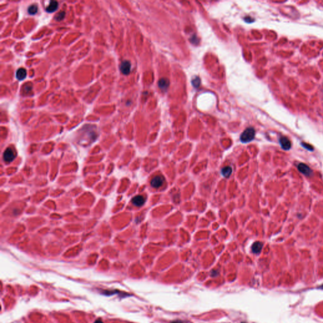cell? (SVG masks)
<instances>
[{"instance_id":"1","label":"cell","mask_w":323,"mask_h":323,"mask_svg":"<svg viewBox=\"0 0 323 323\" xmlns=\"http://www.w3.org/2000/svg\"><path fill=\"white\" fill-rule=\"evenodd\" d=\"M255 130L253 127H248L240 135V140L242 143H248L252 141L255 136Z\"/></svg>"},{"instance_id":"2","label":"cell","mask_w":323,"mask_h":323,"mask_svg":"<svg viewBox=\"0 0 323 323\" xmlns=\"http://www.w3.org/2000/svg\"><path fill=\"white\" fill-rule=\"evenodd\" d=\"M15 157V153L13 150L10 148H8L6 150L4 151L3 154V159L5 162H11L13 160V159Z\"/></svg>"},{"instance_id":"3","label":"cell","mask_w":323,"mask_h":323,"mask_svg":"<svg viewBox=\"0 0 323 323\" xmlns=\"http://www.w3.org/2000/svg\"><path fill=\"white\" fill-rule=\"evenodd\" d=\"M164 181H165V178L162 176H157L154 178H153L151 181V186L153 188H158L162 186Z\"/></svg>"},{"instance_id":"4","label":"cell","mask_w":323,"mask_h":323,"mask_svg":"<svg viewBox=\"0 0 323 323\" xmlns=\"http://www.w3.org/2000/svg\"><path fill=\"white\" fill-rule=\"evenodd\" d=\"M120 71L123 75H127L129 74L131 71V63L130 61H122L120 65Z\"/></svg>"},{"instance_id":"5","label":"cell","mask_w":323,"mask_h":323,"mask_svg":"<svg viewBox=\"0 0 323 323\" xmlns=\"http://www.w3.org/2000/svg\"><path fill=\"white\" fill-rule=\"evenodd\" d=\"M298 169L300 172H302V174H304V175L307 176H311L312 174V171L310 168V167L309 166H307V165H305V163H299L298 165Z\"/></svg>"},{"instance_id":"6","label":"cell","mask_w":323,"mask_h":323,"mask_svg":"<svg viewBox=\"0 0 323 323\" xmlns=\"http://www.w3.org/2000/svg\"><path fill=\"white\" fill-rule=\"evenodd\" d=\"M279 141H280V143L281 145V148H283V149H284L285 150H288L290 149V148L292 146V144H291V142L289 140V138H287L285 136H281L280 138Z\"/></svg>"},{"instance_id":"7","label":"cell","mask_w":323,"mask_h":323,"mask_svg":"<svg viewBox=\"0 0 323 323\" xmlns=\"http://www.w3.org/2000/svg\"><path fill=\"white\" fill-rule=\"evenodd\" d=\"M145 199L143 196L138 195L134 197L132 199L133 204L135 205L136 207H141L142 205L145 203Z\"/></svg>"},{"instance_id":"8","label":"cell","mask_w":323,"mask_h":323,"mask_svg":"<svg viewBox=\"0 0 323 323\" xmlns=\"http://www.w3.org/2000/svg\"><path fill=\"white\" fill-rule=\"evenodd\" d=\"M59 4L58 1H50L48 7L45 8V11L48 13H53L58 8Z\"/></svg>"},{"instance_id":"9","label":"cell","mask_w":323,"mask_h":323,"mask_svg":"<svg viewBox=\"0 0 323 323\" xmlns=\"http://www.w3.org/2000/svg\"><path fill=\"white\" fill-rule=\"evenodd\" d=\"M26 76H27L26 70L23 68H20L17 70L16 72V77L18 80L22 81L26 78Z\"/></svg>"},{"instance_id":"10","label":"cell","mask_w":323,"mask_h":323,"mask_svg":"<svg viewBox=\"0 0 323 323\" xmlns=\"http://www.w3.org/2000/svg\"><path fill=\"white\" fill-rule=\"evenodd\" d=\"M263 246V244L262 242H259V241L255 242L253 244L252 248H251V249H252L253 253H254V254H259V253H261V250H262Z\"/></svg>"},{"instance_id":"11","label":"cell","mask_w":323,"mask_h":323,"mask_svg":"<svg viewBox=\"0 0 323 323\" xmlns=\"http://www.w3.org/2000/svg\"><path fill=\"white\" fill-rule=\"evenodd\" d=\"M232 168L230 166H227V167H223L222 169V171H221L222 176L225 178L229 177L230 175L232 174Z\"/></svg>"},{"instance_id":"12","label":"cell","mask_w":323,"mask_h":323,"mask_svg":"<svg viewBox=\"0 0 323 323\" xmlns=\"http://www.w3.org/2000/svg\"><path fill=\"white\" fill-rule=\"evenodd\" d=\"M169 85V81L166 78H162L158 81V86L163 90H166Z\"/></svg>"},{"instance_id":"13","label":"cell","mask_w":323,"mask_h":323,"mask_svg":"<svg viewBox=\"0 0 323 323\" xmlns=\"http://www.w3.org/2000/svg\"><path fill=\"white\" fill-rule=\"evenodd\" d=\"M27 12L30 15H35L38 12V7L37 4H32L28 8Z\"/></svg>"},{"instance_id":"14","label":"cell","mask_w":323,"mask_h":323,"mask_svg":"<svg viewBox=\"0 0 323 323\" xmlns=\"http://www.w3.org/2000/svg\"><path fill=\"white\" fill-rule=\"evenodd\" d=\"M64 17H65V12L62 11V12H60L59 13H58L57 15H56L55 19L57 20V21H61V20H63Z\"/></svg>"},{"instance_id":"15","label":"cell","mask_w":323,"mask_h":323,"mask_svg":"<svg viewBox=\"0 0 323 323\" xmlns=\"http://www.w3.org/2000/svg\"><path fill=\"white\" fill-rule=\"evenodd\" d=\"M192 83H193V86H194V87H195V88H198V87L199 85H200V83H201L200 78H198V77H196L195 78H194V79L193 80Z\"/></svg>"},{"instance_id":"16","label":"cell","mask_w":323,"mask_h":323,"mask_svg":"<svg viewBox=\"0 0 323 323\" xmlns=\"http://www.w3.org/2000/svg\"><path fill=\"white\" fill-rule=\"evenodd\" d=\"M302 146L304 147L305 148H306L307 150H308L309 151H312L314 150V148L312 147V146H311V145L309 144H307V143H301Z\"/></svg>"},{"instance_id":"17","label":"cell","mask_w":323,"mask_h":323,"mask_svg":"<svg viewBox=\"0 0 323 323\" xmlns=\"http://www.w3.org/2000/svg\"><path fill=\"white\" fill-rule=\"evenodd\" d=\"M31 90H32L31 86H25L24 88V91L25 92V93H29V92L31 91Z\"/></svg>"},{"instance_id":"18","label":"cell","mask_w":323,"mask_h":323,"mask_svg":"<svg viewBox=\"0 0 323 323\" xmlns=\"http://www.w3.org/2000/svg\"><path fill=\"white\" fill-rule=\"evenodd\" d=\"M95 323H104V322H102L101 320L98 319V320H97V321L95 322Z\"/></svg>"},{"instance_id":"19","label":"cell","mask_w":323,"mask_h":323,"mask_svg":"<svg viewBox=\"0 0 323 323\" xmlns=\"http://www.w3.org/2000/svg\"><path fill=\"white\" fill-rule=\"evenodd\" d=\"M171 323H183L182 321H174V322H172Z\"/></svg>"},{"instance_id":"20","label":"cell","mask_w":323,"mask_h":323,"mask_svg":"<svg viewBox=\"0 0 323 323\" xmlns=\"http://www.w3.org/2000/svg\"><path fill=\"white\" fill-rule=\"evenodd\" d=\"M321 289H323V285H322L321 286Z\"/></svg>"},{"instance_id":"21","label":"cell","mask_w":323,"mask_h":323,"mask_svg":"<svg viewBox=\"0 0 323 323\" xmlns=\"http://www.w3.org/2000/svg\"><path fill=\"white\" fill-rule=\"evenodd\" d=\"M242 323H245V322H242Z\"/></svg>"}]
</instances>
